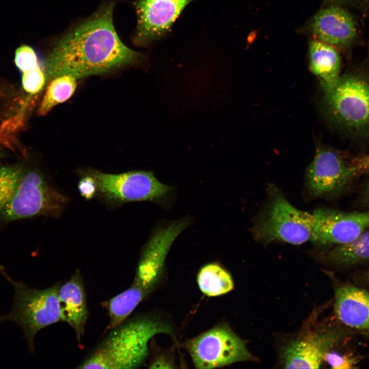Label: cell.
<instances>
[{"mask_svg": "<svg viewBox=\"0 0 369 369\" xmlns=\"http://www.w3.org/2000/svg\"><path fill=\"white\" fill-rule=\"evenodd\" d=\"M115 5L114 0H106L58 40L44 61L47 80L63 75L77 79L140 63L143 55L124 45L117 34Z\"/></svg>", "mask_w": 369, "mask_h": 369, "instance_id": "1", "label": "cell"}, {"mask_svg": "<svg viewBox=\"0 0 369 369\" xmlns=\"http://www.w3.org/2000/svg\"><path fill=\"white\" fill-rule=\"evenodd\" d=\"M68 200L37 170L19 165L0 167V220L57 216Z\"/></svg>", "mask_w": 369, "mask_h": 369, "instance_id": "2", "label": "cell"}, {"mask_svg": "<svg viewBox=\"0 0 369 369\" xmlns=\"http://www.w3.org/2000/svg\"><path fill=\"white\" fill-rule=\"evenodd\" d=\"M159 334L175 337L172 325L156 316H141L125 321L111 330L78 368L139 367L149 356V342Z\"/></svg>", "mask_w": 369, "mask_h": 369, "instance_id": "3", "label": "cell"}, {"mask_svg": "<svg viewBox=\"0 0 369 369\" xmlns=\"http://www.w3.org/2000/svg\"><path fill=\"white\" fill-rule=\"evenodd\" d=\"M323 92V110L332 125L353 139L369 138V70H349Z\"/></svg>", "mask_w": 369, "mask_h": 369, "instance_id": "4", "label": "cell"}, {"mask_svg": "<svg viewBox=\"0 0 369 369\" xmlns=\"http://www.w3.org/2000/svg\"><path fill=\"white\" fill-rule=\"evenodd\" d=\"M268 201L252 229L258 242L282 241L300 244L311 241L314 225L313 214L300 210L274 186L268 189Z\"/></svg>", "mask_w": 369, "mask_h": 369, "instance_id": "5", "label": "cell"}, {"mask_svg": "<svg viewBox=\"0 0 369 369\" xmlns=\"http://www.w3.org/2000/svg\"><path fill=\"white\" fill-rule=\"evenodd\" d=\"M3 275L12 284L14 294L10 312L0 315V321L15 323L22 330L29 350L34 351L35 335L43 328L61 321L58 292L60 283L38 290Z\"/></svg>", "mask_w": 369, "mask_h": 369, "instance_id": "6", "label": "cell"}, {"mask_svg": "<svg viewBox=\"0 0 369 369\" xmlns=\"http://www.w3.org/2000/svg\"><path fill=\"white\" fill-rule=\"evenodd\" d=\"M84 174L92 176L96 183L97 193L113 203L147 201L163 205L173 190L159 181L152 171H131L114 174L90 170Z\"/></svg>", "mask_w": 369, "mask_h": 369, "instance_id": "7", "label": "cell"}, {"mask_svg": "<svg viewBox=\"0 0 369 369\" xmlns=\"http://www.w3.org/2000/svg\"><path fill=\"white\" fill-rule=\"evenodd\" d=\"M196 368L209 369L250 360L245 342L225 324L216 325L181 344Z\"/></svg>", "mask_w": 369, "mask_h": 369, "instance_id": "8", "label": "cell"}, {"mask_svg": "<svg viewBox=\"0 0 369 369\" xmlns=\"http://www.w3.org/2000/svg\"><path fill=\"white\" fill-rule=\"evenodd\" d=\"M351 157L345 152L323 145L317 146L308 167L306 183L312 197H331L342 192L355 177Z\"/></svg>", "mask_w": 369, "mask_h": 369, "instance_id": "9", "label": "cell"}, {"mask_svg": "<svg viewBox=\"0 0 369 369\" xmlns=\"http://www.w3.org/2000/svg\"><path fill=\"white\" fill-rule=\"evenodd\" d=\"M188 219L172 222L157 229L142 251L133 283L149 294L159 283L170 248L177 236L189 224Z\"/></svg>", "mask_w": 369, "mask_h": 369, "instance_id": "10", "label": "cell"}, {"mask_svg": "<svg viewBox=\"0 0 369 369\" xmlns=\"http://www.w3.org/2000/svg\"><path fill=\"white\" fill-rule=\"evenodd\" d=\"M314 225L311 241L327 248L346 243L369 228V212H344L326 208L312 213Z\"/></svg>", "mask_w": 369, "mask_h": 369, "instance_id": "11", "label": "cell"}, {"mask_svg": "<svg viewBox=\"0 0 369 369\" xmlns=\"http://www.w3.org/2000/svg\"><path fill=\"white\" fill-rule=\"evenodd\" d=\"M191 0H138L134 5L137 25L133 37L144 46L163 37Z\"/></svg>", "mask_w": 369, "mask_h": 369, "instance_id": "12", "label": "cell"}, {"mask_svg": "<svg viewBox=\"0 0 369 369\" xmlns=\"http://www.w3.org/2000/svg\"><path fill=\"white\" fill-rule=\"evenodd\" d=\"M311 29L317 39L335 48L351 46L358 29L353 15L345 9L333 6L319 11L313 17Z\"/></svg>", "mask_w": 369, "mask_h": 369, "instance_id": "13", "label": "cell"}, {"mask_svg": "<svg viewBox=\"0 0 369 369\" xmlns=\"http://www.w3.org/2000/svg\"><path fill=\"white\" fill-rule=\"evenodd\" d=\"M336 340L332 334L315 332L291 341L283 351L284 367L319 368L325 353Z\"/></svg>", "mask_w": 369, "mask_h": 369, "instance_id": "14", "label": "cell"}, {"mask_svg": "<svg viewBox=\"0 0 369 369\" xmlns=\"http://www.w3.org/2000/svg\"><path fill=\"white\" fill-rule=\"evenodd\" d=\"M58 298L61 321L73 329L80 342L84 335L88 311L83 280L79 271L68 281L60 284Z\"/></svg>", "mask_w": 369, "mask_h": 369, "instance_id": "15", "label": "cell"}, {"mask_svg": "<svg viewBox=\"0 0 369 369\" xmlns=\"http://www.w3.org/2000/svg\"><path fill=\"white\" fill-rule=\"evenodd\" d=\"M334 309L338 319L344 325L369 334V293L351 285L335 291Z\"/></svg>", "mask_w": 369, "mask_h": 369, "instance_id": "16", "label": "cell"}, {"mask_svg": "<svg viewBox=\"0 0 369 369\" xmlns=\"http://www.w3.org/2000/svg\"><path fill=\"white\" fill-rule=\"evenodd\" d=\"M309 67L323 91L333 87L341 74V58L336 48L317 39L309 44Z\"/></svg>", "mask_w": 369, "mask_h": 369, "instance_id": "17", "label": "cell"}, {"mask_svg": "<svg viewBox=\"0 0 369 369\" xmlns=\"http://www.w3.org/2000/svg\"><path fill=\"white\" fill-rule=\"evenodd\" d=\"M148 295L142 288L132 283L126 290L101 303L102 307L107 310L110 318L107 329L111 330L126 321Z\"/></svg>", "mask_w": 369, "mask_h": 369, "instance_id": "18", "label": "cell"}, {"mask_svg": "<svg viewBox=\"0 0 369 369\" xmlns=\"http://www.w3.org/2000/svg\"><path fill=\"white\" fill-rule=\"evenodd\" d=\"M325 255L330 262L339 265H354L369 261V231H365L346 243L332 247Z\"/></svg>", "mask_w": 369, "mask_h": 369, "instance_id": "19", "label": "cell"}, {"mask_svg": "<svg viewBox=\"0 0 369 369\" xmlns=\"http://www.w3.org/2000/svg\"><path fill=\"white\" fill-rule=\"evenodd\" d=\"M200 291L208 297L225 294L234 289V282L230 274L217 262L202 266L197 276Z\"/></svg>", "mask_w": 369, "mask_h": 369, "instance_id": "20", "label": "cell"}, {"mask_svg": "<svg viewBox=\"0 0 369 369\" xmlns=\"http://www.w3.org/2000/svg\"><path fill=\"white\" fill-rule=\"evenodd\" d=\"M76 86V78L70 75L53 78L47 87L38 114L46 115L53 107L67 100L74 93Z\"/></svg>", "mask_w": 369, "mask_h": 369, "instance_id": "21", "label": "cell"}, {"mask_svg": "<svg viewBox=\"0 0 369 369\" xmlns=\"http://www.w3.org/2000/svg\"><path fill=\"white\" fill-rule=\"evenodd\" d=\"M14 61L16 67L23 73L39 67L36 53L27 45L21 46L16 49Z\"/></svg>", "mask_w": 369, "mask_h": 369, "instance_id": "22", "label": "cell"}, {"mask_svg": "<svg viewBox=\"0 0 369 369\" xmlns=\"http://www.w3.org/2000/svg\"><path fill=\"white\" fill-rule=\"evenodd\" d=\"M23 73L22 85L27 92L34 94L43 89L46 78L39 67Z\"/></svg>", "mask_w": 369, "mask_h": 369, "instance_id": "23", "label": "cell"}, {"mask_svg": "<svg viewBox=\"0 0 369 369\" xmlns=\"http://www.w3.org/2000/svg\"><path fill=\"white\" fill-rule=\"evenodd\" d=\"M323 360L336 369L353 368L357 362L355 358L328 351L325 353Z\"/></svg>", "mask_w": 369, "mask_h": 369, "instance_id": "24", "label": "cell"}, {"mask_svg": "<svg viewBox=\"0 0 369 369\" xmlns=\"http://www.w3.org/2000/svg\"><path fill=\"white\" fill-rule=\"evenodd\" d=\"M78 189L82 197L87 200L92 199L97 192L94 179L91 176L84 174L78 184Z\"/></svg>", "mask_w": 369, "mask_h": 369, "instance_id": "25", "label": "cell"}, {"mask_svg": "<svg viewBox=\"0 0 369 369\" xmlns=\"http://www.w3.org/2000/svg\"><path fill=\"white\" fill-rule=\"evenodd\" d=\"M351 167L355 177L369 173V154L351 157Z\"/></svg>", "mask_w": 369, "mask_h": 369, "instance_id": "26", "label": "cell"}, {"mask_svg": "<svg viewBox=\"0 0 369 369\" xmlns=\"http://www.w3.org/2000/svg\"><path fill=\"white\" fill-rule=\"evenodd\" d=\"M174 363L166 357L158 356L151 363L150 368H174Z\"/></svg>", "mask_w": 369, "mask_h": 369, "instance_id": "27", "label": "cell"}, {"mask_svg": "<svg viewBox=\"0 0 369 369\" xmlns=\"http://www.w3.org/2000/svg\"><path fill=\"white\" fill-rule=\"evenodd\" d=\"M363 199L365 204L369 208V180L366 182L363 192Z\"/></svg>", "mask_w": 369, "mask_h": 369, "instance_id": "28", "label": "cell"}, {"mask_svg": "<svg viewBox=\"0 0 369 369\" xmlns=\"http://www.w3.org/2000/svg\"><path fill=\"white\" fill-rule=\"evenodd\" d=\"M366 279H367V281H368V282H369V272H368L367 273V274Z\"/></svg>", "mask_w": 369, "mask_h": 369, "instance_id": "29", "label": "cell"}, {"mask_svg": "<svg viewBox=\"0 0 369 369\" xmlns=\"http://www.w3.org/2000/svg\"><path fill=\"white\" fill-rule=\"evenodd\" d=\"M343 1H346V2H352V1H353V0H343Z\"/></svg>", "mask_w": 369, "mask_h": 369, "instance_id": "30", "label": "cell"}, {"mask_svg": "<svg viewBox=\"0 0 369 369\" xmlns=\"http://www.w3.org/2000/svg\"><path fill=\"white\" fill-rule=\"evenodd\" d=\"M1 152H0V157H1Z\"/></svg>", "mask_w": 369, "mask_h": 369, "instance_id": "31", "label": "cell"}]
</instances>
